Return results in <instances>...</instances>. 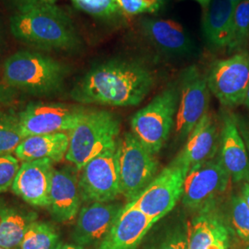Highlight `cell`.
Listing matches in <instances>:
<instances>
[{"instance_id": "23", "label": "cell", "mask_w": 249, "mask_h": 249, "mask_svg": "<svg viewBox=\"0 0 249 249\" xmlns=\"http://www.w3.org/2000/svg\"><path fill=\"white\" fill-rule=\"evenodd\" d=\"M37 219L38 214L34 211L0 203V247L19 248L27 230Z\"/></svg>"}, {"instance_id": "14", "label": "cell", "mask_w": 249, "mask_h": 249, "mask_svg": "<svg viewBox=\"0 0 249 249\" xmlns=\"http://www.w3.org/2000/svg\"><path fill=\"white\" fill-rule=\"evenodd\" d=\"M153 224L147 215L126 203L96 249H137Z\"/></svg>"}, {"instance_id": "30", "label": "cell", "mask_w": 249, "mask_h": 249, "mask_svg": "<svg viewBox=\"0 0 249 249\" xmlns=\"http://www.w3.org/2000/svg\"><path fill=\"white\" fill-rule=\"evenodd\" d=\"M125 15L153 13L161 8L163 0H116Z\"/></svg>"}, {"instance_id": "33", "label": "cell", "mask_w": 249, "mask_h": 249, "mask_svg": "<svg viewBox=\"0 0 249 249\" xmlns=\"http://www.w3.org/2000/svg\"><path fill=\"white\" fill-rule=\"evenodd\" d=\"M14 91L7 84L0 83V109H2L6 105L13 99Z\"/></svg>"}, {"instance_id": "34", "label": "cell", "mask_w": 249, "mask_h": 249, "mask_svg": "<svg viewBox=\"0 0 249 249\" xmlns=\"http://www.w3.org/2000/svg\"><path fill=\"white\" fill-rule=\"evenodd\" d=\"M242 196L244 197L245 201L247 202V204L249 207V184L246 183L243 187H242Z\"/></svg>"}, {"instance_id": "4", "label": "cell", "mask_w": 249, "mask_h": 249, "mask_svg": "<svg viewBox=\"0 0 249 249\" xmlns=\"http://www.w3.org/2000/svg\"><path fill=\"white\" fill-rule=\"evenodd\" d=\"M120 133V120L107 110L88 109L78 125L70 131L66 160L80 171L105 151L115 149Z\"/></svg>"}, {"instance_id": "10", "label": "cell", "mask_w": 249, "mask_h": 249, "mask_svg": "<svg viewBox=\"0 0 249 249\" xmlns=\"http://www.w3.org/2000/svg\"><path fill=\"white\" fill-rule=\"evenodd\" d=\"M207 79L209 89L222 105L243 104L249 84V53L241 52L214 62Z\"/></svg>"}, {"instance_id": "2", "label": "cell", "mask_w": 249, "mask_h": 249, "mask_svg": "<svg viewBox=\"0 0 249 249\" xmlns=\"http://www.w3.org/2000/svg\"><path fill=\"white\" fill-rule=\"evenodd\" d=\"M9 25L17 40L39 49L75 51L81 45L71 18L55 4L17 9Z\"/></svg>"}, {"instance_id": "19", "label": "cell", "mask_w": 249, "mask_h": 249, "mask_svg": "<svg viewBox=\"0 0 249 249\" xmlns=\"http://www.w3.org/2000/svg\"><path fill=\"white\" fill-rule=\"evenodd\" d=\"M188 249H229L230 232L211 210L201 212L187 225Z\"/></svg>"}, {"instance_id": "9", "label": "cell", "mask_w": 249, "mask_h": 249, "mask_svg": "<svg viewBox=\"0 0 249 249\" xmlns=\"http://www.w3.org/2000/svg\"><path fill=\"white\" fill-rule=\"evenodd\" d=\"M230 178L219 160L195 165L188 170L185 179L183 203L194 211H210L214 199L227 189Z\"/></svg>"}, {"instance_id": "3", "label": "cell", "mask_w": 249, "mask_h": 249, "mask_svg": "<svg viewBox=\"0 0 249 249\" xmlns=\"http://www.w3.org/2000/svg\"><path fill=\"white\" fill-rule=\"evenodd\" d=\"M69 68L53 57L33 51H18L4 63L3 79L11 89L45 96L62 89Z\"/></svg>"}, {"instance_id": "27", "label": "cell", "mask_w": 249, "mask_h": 249, "mask_svg": "<svg viewBox=\"0 0 249 249\" xmlns=\"http://www.w3.org/2000/svg\"><path fill=\"white\" fill-rule=\"evenodd\" d=\"M78 9L91 16L103 19H114L124 12L116 0H72Z\"/></svg>"}, {"instance_id": "26", "label": "cell", "mask_w": 249, "mask_h": 249, "mask_svg": "<svg viewBox=\"0 0 249 249\" xmlns=\"http://www.w3.org/2000/svg\"><path fill=\"white\" fill-rule=\"evenodd\" d=\"M249 37V0H241L236 5L231 41L228 45L230 50L240 49L247 44Z\"/></svg>"}, {"instance_id": "7", "label": "cell", "mask_w": 249, "mask_h": 249, "mask_svg": "<svg viewBox=\"0 0 249 249\" xmlns=\"http://www.w3.org/2000/svg\"><path fill=\"white\" fill-rule=\"evenodd\" d=\"M83 107L58 103H31L17 114L22 137L71 131L87 113Z\"/></svg>"}, {"instance_id": "38", "label": "cell", "mask_w": 249, "mask_h": 249, "mask_svg": "<svg viewBox=\"0 0 249 249\" xmlns=\"http://www.w3.org/2000/svg\"><path fill=\"white\" fill-rule=\"evenodd\" d=\"M231 1L233 2V4H234V5H235V7H236V5L240 2L241 0H231Z\"/></svg>"}, {"instance_id": "24", "label": "cell", "mask_w": 249, "mask_h": 249, "mask_svg": "<svg viewBox=\"0 0 249 249\" xmlns=\"http://www.w3.org/2000/svg\"><path fill=\"white\" fill-rule=\"evenodd\" d=\"M60 231L52 223L36 221L27 230L19 249H61Z\"/></svg>"}, {"instance_id": "35", "label": "cell", "mask_w": 249, "mask_h": 249, "mask_svg": "<svg viewBox=\"0 0 249 249\" xmlns=\"http://www.w3.org/2000/svg\"><path fill=\"white\" fill-rule=\"evenodd\" d=\"M61 249H85L83 247H80L77 244H64Z\"/></svg>"}, {"instance_id": "29", "label": "cell", "mask_w": 249, "mask_h": 249, "mask_svg": "<svg viewBox=\"0 0 249 249\" xmlns=\"http://www.w3.org/2000/svg\"><path fill=\"white\" fill-rule=\"evenodd\" d=\"M19 167V160L12 153L0 155V194L11 189Z\"/></svg>"}, {"instance_id": "39", "label": "cell", "mask_w": 249, "mask_h": 249, "mask_svg": "<svg viewBox=\"0 0 249 249\" xmlns=\"http://www.w3.org/2000/svg\"><path fill=\"white\" fill-rule=\"evenodd\" d=\"M0 249H3V248H1V247H0Z\"/></svg>"}, {"instance_id": "21", "label": "cell", "mask_w": 249, "mask_h": 249, "mask_svg": "<svg viewBox=\"0 0 249 249\" xmlns=\"http://www.w3.org/2000/svg\"><path fill=\"white\" fill-rule=\"evenodd\" d=\"M70 147V136L65 132L30 136L22 140L14 151L19 161L50 159L62 160Z\"/></svg>"}, {"instance_id": "25", "label": "cell", "mask_w": 249, "mask_h": 249, "mask_svg": "<svg viewBox=\"0 0 249 249\" xmlns=\"http://www.w3.org/2000/svg\"><path fill=\"white\" fill-rule=\"evenodd\" d=\"M23 139L17 114L0 109V155L15 151Z\"/></svg>"}, {"instance_id": "17", "label": "cell", "mask_w": 249, "mask_h": 249, "mask_svg": "<svg viewBox=\"0 0 249 249\" xmlns=\"http://www.w3.org/2000/svg\"><path fill=\"white\" fill-rule=\"evenodd\" d=\"M218 148V131L213 118L208 112L187 137L183 150L172 160L188 170L213 158Z\"/></svg>"}, {"instance_id": "16", "label": "cell", "mask_w": 249, "mask_h": 249, "mask_svg": "<svg viewBox=\"0 0 249 249\" xmlns=\"http://www.w3.org/2000/svg\"><path fill=\"white\" fill-rule=\"evenodd\" d=\"M123 205L116 202H93L84 206L78 214V220L72 233V239L80 247H88L102 240Z\"/></svg>"}, {"instance_id": "6", "label": "cell", "mask_w": 249, "mask_h": 249, "mask_svg": "<svg viewBox=\"0 0 249 249\" xmlns=\"http://www.w3.org/2000/svg\"><path fill=\"white\" fill-rule=\"evenodd\" d=\"M178 99V89L170 86L131 118V132L154 155L166 142L175 124Z\"/></svg>"}, {"instance_id": "18", "label": "cell", "mask_w": 249, "mask_h": 249, "mask_svg": "<svg viewBox=\"0 0 249 249\" xmlns=\"http://www.w3.org/2000/svg\"><path fill=\"white\" fill-rule=\"evenodd\" d=\"M219 161L234 182L249 178V159L246 145L233 117H224Z\"/></svg>"}, {"instance_id": "37", "label": "cell", "mask_w": 249, "mask_h": 249, "mask_svg": "<svg viewBox=\"0 0 249 249\" xmlns=\"http://www.w3.org/2000/svg\"><path fill=\"white\" fill-rule=\"evenodd\" d=\"M243 104H245V105L249 108V84L248 89H247V92H246V96H245V100H244V103H243Z\"/></svg>"}, {"instance_id": "11", "label": "cell", "mask_w": 249, "mask_h": 249, "mask_svg": "<svg viewBox=\"0 0 249 249\" xmlns=\"http://www.w3.org/2000/svg\"><path fill=\"white\" fill-rule=\"evenodd\" d=\"M116 150L105 151L87 162L79 178L82 201L111 202L120 195Z\"/></svg>"}, {"instance_id": "1", "label": "cell", "mask_w": 249, "mask_h": 249, "mask_svg": "<svg viewBox=\"0 0 249 249\" xmlns=\"http://www.w3.org/2000/svg\"><path fill=\"white\" fill-rule=\"evenodd\" d=\"M152 72L142 63L110 59L92 67L73 87L71 98L83 105L135 107L151 91Z\"/></svg>"}, {"instance_id": "15", "label": "cell", "mask_w": 249, "mask_h": 249, "mask_svg": "<svg viewBox=\"0 0 249 249\" xmlns=\"http://www.w3.org/2000/svg\"><path fill=\"white\" fill-rule=\"evenodd\" d=\"M82 202L79 178L71 167L53 169L47 210L57 223L72 222Z\"/></svg>"}, {"instance_id": "13", "label": "cell", "mask_w": 249, "mask_h": 249, "mask_svg": "<svg viewBox=\"0 0 249 249\" xmlns=\"http://www.w3.org/2000/svg\"><path fill=\"white\" fill-rule=\"evenodd\" d=\"M53 169V161L50 159L23 161L11 191L28 204L47 209Z\"/></svg>"}, {"instance_id": "8", "label": "cell", "mask_w": 249, "mask_h": 249, "mask_svg": "<svg viewBox=\"0 0 249 249\" xmlns=\"http://www.w3.org/2000/svg\"><path fill=\"white\" fill-rule=\"evenodd\" d=\"M187 175V170L171 162L152 180L142 195L130 203L153 223H157L169 213L183 196Z\"/></svg>"}, {"instance_id": "40", "label": "cell", "mask_w": 249, "mask_h": 249, "mask_svg": "<svg viewBox=\"0 0 249 249\" xmlns=\"http://www.w3.org/2000/svg\"></svg>"}, {"instance_id": "32", "label": "cell", "mask_w": 249, "mask_h": 249, "mask_svg": "<svg viewBox=\"0 0 249 249\" xmlns=\"http://www.w3.org/2000/svg\"><path fill=\"white\" fill-rule=\"evenodd\" d=\"M16 5L17 9L33 7V6H41V5H53L57 0H12Z\"/></svg>"}, {"instance_id": "20", "label": "cell", "mask_w": 249, "mask_h": 249, "mask_svg": "<svg viewBox=\"0 0 249 249\" xmlns=\"http://www.w3.org/2000/svg\"><path fill=\"white\" fill-rule=\"evenodd\" d=\"M143 34L164 53L187 55L194 50V44L179 23L171 19L143 18Z\"/></svg>"}, {"instance_id": "5", "label": "cell", "mask_w": 249, "mask_h": 249, "mask_svg": "<svg viewBox=\"0 0 249 249\" xmlns=\"http://www.w3.org/2000/svg\"><path fill=\"white\" fill-rule=\"evenodd\" d=\"M116 155L120 195L133 202L157 177L158 160L132 132L118 140Z\"/></svg>"}, {"instance_id": "41", "label": "cell", "mask_w": 249, "mask_h": 249, "mask_svg": "<svg viewBox=\"0 0 249 249\" xmlns=\"http://www.w3.org/2000/svg\"><path fill=\"white\" fill-rule=\"evenodd\" d=\"M248 249H249V248H248Z\"/></svg>"}, {"instance_id": "12", "label": "cell", "mask_w": 249, "mask_h": 249, "mask_svg": "<svg viewBox=\"0 0 249 249\" xmlns=\"http://www.w3.org/2000/svg\"><path fill=\"white\" fill-rule=\"evenodd\" d=\"M208 79L196 66L187 68L182 74L176 130L179 138H187L209 106Z\"/></svg>"}, {"instance_id": "31", "label": "cell", "mask_w": 249, "mask_h": 249, "mask_svg": "<svg viewBox=\"0 0 249 249\" xmlns=\"http://www.w3.org/2000/svg\"><path fill=\"white\" fill-rule=\"evenodd\" d=\"M188 249V239H187V227H186V230L178 228L166 233L163 239L160 241L155 249Z\"/></svg>"}, {"instance_id": "22", "label": "cell", "mask_w": 249, "mask_h": 249, "mask_svg": "<svg viewBox=\"0 0 249 249\" xmlns=\"http://www.w3.org/2000/svg\"><path fill=\"white\" fill-rule=\"evenodd\" d=\"M235 5L231 0H212L203 18V33L208 43L215 48L230 44Z\"/></svg>"}, {"instance_id": "36", "label": "cell", "mask_w": 249, "mask_h": 249, "mask_svg": "<svg viewBox=\"0 0 249 249\" xmlns=\"http://www.w3.org/2000/svg\"><path fill=\"white\" fill-rule=\"evenodd\" d=\"M194 1L197 2L203 9L208 8V6L210 5V3L212 2V0H194Z\"/></svg>"}, {"instance_id": "28", "label": "cell", "mask_w": 249, "mask_h": 249, "mask_svg": "<svg viewBox=\"0 0 249 249\" xmlns=\"http://www.w3.org/2000/svg\"><path fill=\"white\" fill-rule=\"evenodd\" d=\"M231 219L238 236L249 244V207L242 195L231 198Z\"/></svg>"}]
</instances>
